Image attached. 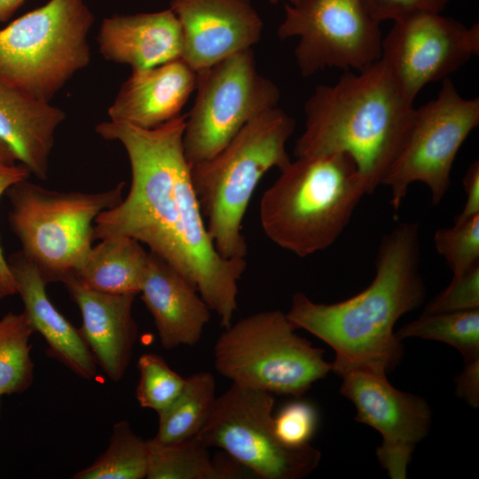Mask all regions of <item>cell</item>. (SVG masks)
<instances>
[{"mask_svg":"<svg viewBox=\"0 0 479 479\" xmlns=\"http://www.w3.org/2000/svg\"><path fill=\"white\" fill-rule=\"evenodd\" d=\"M84 0H50L0 29V81L50 102L90 61Z\"/></svg>","mask_w":479,"mask_h":479,"instance_id":"52a82bcc","label":"cell"},{"mask_svg":"<svg viewBox=\"0 0 479 479\" xmlns=\"http://www.w3.org/2000/svg\"><path fill=\"white\" fill-rule=\"evenodd\" d=\"M295 330L279 310L245 317L217 338L215 367L232 383L300 398L332 371V364Z\"/></svg>","mask_w":479,"mask_h":479,"instance_id":"ba28073f","label":"cell"},{"mask_svg":"<svg viewBox=\"0 0 479 479\" xmlns=\"http://www.w3.org/2000/svg\"><path fill=\"white\" fill-rule=\"evenodd\" d=\"M17 159L12 151L0 140V166L13 165Z\"/></svg>","mask_w":479,"mask_h":479,"instance_id":"8d00e7d4","label":"cell"},{"mask_svg":"<svg viewBox=\"0 0 479 479\" xmlns=\"http://www.w3.org/2000/svg\"><path fill=\"white\" fill-rule=\"evenodd\" d=\"M195 85L196 71L182 59L132 70L108 108L109 118L155 128L180 114Z\"/></svg>","mask_w":479,"mask_h":479,"instance_id":"ac0fdd59","label":"cell"},{"mask_svg":"<svg viewBox=\"0 0 479 479\" xmlns=\"http://www.w3.org/2000/svg\"><path fill=\"white\" fill-rule=\"evenodd\" d=\"M451 0H364L379 23L399 20L420 13H442Z\"/></svg>","mask_w":479,"mask_h":479,"instance_id":"1f68e13d","label":"cell"},{"mask_svg":"<svg viewBox=\"0 0 479 479\" xmlns=\"http://www.w3.org/2000/svg\"><path fill=\"white\" fill-rule=\"evenodd\" d=\"M242 467L225 458H211L208 448L195 436L177 443L148 440L146 479H235Z\"/></svg>","mask_w":479,"mask_h":479,"instance_id":"603a6c76","label":"cell"},{"mask_svg":"<svg viewBox=\"0 0 479 479\" xmlns=\"http://www.w3.org/2000/svg\"><path fill=\"white\" fill-rule=\"evenodd\" d=\"M65 113L0 81V140L31 174L46 179L55 133Z\"/></svg>","mask_w":479,"mask_h":479,"instance_id":"44dd1931","label":"cell"},{"mask_svg":"<svg viewBox=\"0 0 479 479\" xmlns=\"http://www.w3.org/2000/svg\"><path fill=\"white\" fill-rule=\"evenodd\" d=\"M216 398V381L211 373L200 372L185 378L178 396L157 412L158 430L153 439L161 444H172L196 436Z\"/></svg>","mask_w":479,"mask_h":479,"instance_id":"cb8c5ba5","label":"cell"},{"mask_svg":"<svg viewBox=\"0 0 479 479\" xmlns=\"http://www.w3.org/2000/svg\"><path fill=\"white\" fill-rule=\"evenodd\" d=\"M139 380L136 397L144 408L157 412L169 405L182 390L185 378L157 354H143L137 361Z\"/></svg>","mask_w":479,"mask_h":479,"instance_id":"83f0119b","label":"cell"},{"mask_svg":"<svg viewBox=\"0 0 479 479\" xmlns=\"http://www.w3.org/2000/svg\"><path fill=\"white\" fill-rule=\"evenodd\" d=\"M139 293L165 349L199 342L211 310L180 272L151 251Z\"/></svg>","mask_w":479,"mask_h":479,"instance_id":"e0dca14e","label":"cell"},{"mask_svg":"<svg viewBox=\"0 0 479 479\" xmlns=\"http://www.w3.org/2000/svg\"><path fill=\"white\" fill-rule=\"evenodd\" d=\"M25 0H0V22L8 20Z\"/></svg>","mask_w":479,"mask_h":479,"instance_id":"d590c367","label":"cell"},{"mask_svg":"<svg viewBox=\"0 0 479 479\" xmlns=\"http://www.w3.org/2000/svg\"><path fill=\"white\" fill-rule=\"evenodd\" d=\"M295 122L279 107L247 122L214 156L190 163L193 189L208 232L224 258H246L242 221L254 192L271 169L291 161L287 143Z\"/></svg>","mask_w":479,"mask_h":479,"instance_id":"5b68a950","label":"cell"},{"mask_svg":"<svg viewBox=\"0 0 479 479\" xmlns=\"http://www.w3.org/2000/svg\"><path fill=\"white\" fill-rule=\"evenodd\" d=\"M272 393L232 383L216 397L196 438L216 447L262 479H300L318 465L320 452L310 444L290 447L277 436Z\"/></svg>","mask_w":479,"mask_h":479,"instance_id":"30bf717a","label":"cell"},{"mask_svg":"<svg viewBox=\"0 0 479 479\" xmlns=\"http://www.w3.org/2000/svg\"><path fill=\"white\" fill-rule=\"evenodd\" d=\"M341 377L340 393L353 403L355 420L381 436L376 450L380 464L391 479H405L413 451L431 426L429 405L393 387L385 373L354 370Z\"/></svg>","mask_w":479,"mask_h":479,"instance_id":"5bb4252c","label":"cell"},{"mask_svg":"<svg viewBox=\"0 0 479 479\" xmlns=\"http://www.w3.org/2000/svg\"><path fill=\"white\" fill-rule=\"evenodd\" d=\"M479 54V24L470 27L442 13L393 21L381 58L404 97L413 103L422 88L443 81Z\"/></svg>","mask_w":479,"mask_h":479,"instance_id":"4fadbf2b","label":"cell"},{"mask_svg":"<svg viewBox=\"0 0 479 479\" xmlns=\"http://www.w3.org/2000/svg\"><path fill=\"white\" fill-rule=\"evenodd\" d=\"M147 260L148 252L137 240L127 236L108 237L91 247L73 276L97 292L137 294Z\"/></svg>","mask_w":479,"mask_h":479,"instance_id":"7402d4cb","label":"cell"},{"mask_svg":"<svg viewBox=\"0 0 479 479\" xmlns=\"http://www.w3.org/2000/svg\"><path fill=\"white\" fill-rule=\"evenodd\" d=\"M185 119L179 114L153 129L111 120L96 125L102 138L125 149L131 184L120 203L95 219L94 237L127 236L145 244L197 289L227 327L247 260L223 257L208 232L184 150Z\"/></svg>","mask_w":479,"mask_h":479,"instance_id":"6da1fadb","label":"cell"},{"mask_svg":"<svg viewBox=\"0 0 479 479\" xmlns=\"http://www.w3.org/2000/svg\"><path fill=\"white\" fill-rule=\"evenodd\" d=\"M457 393L469 405L479 404V358L465 361L464 369L455 379Z\"/></svg>","mask_w":479,"mask_h":479,"instance_id":"e575fe53","label":"cell"},{"mask_svg":"<svg viewBox=\"0 0 479 479\" xmlns=\"http://www.w3.org/2000/svg\"><path fill=\"white\" fill-rule=\"evenodd\" d=\"M29 169L22 163L0 166V198L14 184L27 179ZM17 294L16 281L0 245V300Z\"/></svg>","mask_w":479,"mask_h":479,"instance_id":"d6a6232c","label":"cell"},{"mask_svg":"<svg viewBox=\"0 0 479 479\" xmlns=\"http://www.w3.org/2000/svg\"><path fill=\"white\" fill-rule=\"evenodd\" d=\"M413 109L381 59L345 71L334 84L318 85L305 102L294 154H347L372 193L401 146Z\"/></svg>","mask_w":479,"mask_h":479,"instance_id":"3957f363","label":"cell"},{"mask_svg":"<svg viewBox=\"0 0 479 479\" xmlns=\"http://www.w3.org/2000/svg\"><path fill=\"white\" fill-rule=\"evenodd\" d=\"M65 284L78 306L82 324L79 329L92 356L107 377L120 381L130 363L137 335L132 314L136 294H112L91 290L74 276Z\"/></svg>","mask_w":479,"mask_h":479,"instance_id":"2e32d148","label":"cell"},{"mask_svg":"<svg viewBox=\"0 0 479 479\" xmlns=\"http://www.w3.org/2000/svg\"><path fill=\"white\" fill-rule=\"evenodd\" d=\"M0 408H1V405H0Z\"/></svg>","mask_w":479,"mask_h":479,"instance_id":"f35d334b","label":"cell"},{"mask_svg":"<svg viewBox=\"0 0 479 479\" xmlns=\"http://www.w3.org/2000/svg\"><path fill=\"white\" fill-rule=\"evenodd\" d=\"M420 225L403 222L381 240L371 284L357 294L334 303H318L302 292L292 297L287 316L295 329L312 334L334 351L332 371L342 376L354 370L385 373L403 357L394 327L424 301L420 273Z\"/></svg>","mask_w":479,"mask_h":479,"instance_id":"7a4b0ae2","label":"cell"},{"mask_svg":"<svg viewBox=\"0 0 479 479\" xmlns=\"http://www.w3.org/2000/svg\"><path fill=\"white\" fill-rule=\"evenodd\" d=\"M479 124V98H465L449 78L442 81L436 98L412 111L401 146L381 184L389 188L397 212L409 186H428L431 202L438 205L451 185L457 153Z\"/></svg>","mask_w":479,"mask_h":479,"instance_id":"9c48e42d","label":"cell"},{"mask_svg":"<svg viewBox=\"0 0 479 479\" xmlns=\"http://www.w3.org/2000/svg\"><path fill=\"white\" fill-rule=\"evenodd\" d=\"M107 60L144 70L182 59L183 34L169 8L155 12L114 15L103 20L98 36Z\"/></svg>","mask_w":479,"mask_h":479,"instance_id":"d6986e66","label":"cell"},{"mask_svg":"<svg viewBox=\"0 0 479 479\" xmlns=\"http://www.w3.org/2000/svg\"><path fill=\"white\" fill-rule=\"evenodd\" d=\"M124 183L98 192H59L27 179L7 191L10 226L43 279L75 275L91 248L98 216L122 200Z\"/></svg>","mask_w":479,"mask_h":479,"instance_id":"8992f818","label":"cell"},{"mask_svg":"<svg viewBox=\"0 0 479 479\" xmlns=\"http://www.w3.org/2000/svg\"><path fill=\"white\" fill-rule=\"evenodd\" d=\"M24 312L0 318V398L26 390L33 381L29 338L34 333Z\"/></svg>","mask_w":479,"mask_h":479,"instance_id":"4316f807","label":"cell"},{"mask_svg":"<svg viewBox=\"0 0 479 479\" xmlns=\"http://www.w3.org/2000/svg\"><path fill=\"white\" fill-rule=\"evenodd\" d=\"M437 253L459 278L479 263V215L438 229L433 238Z\"/></svg>","mask_w":479,"mask_h":479,"instance_id":"f1b7e54d","label":"cell"},{"mask_svg":"<svg viewBox=\"0 0 479 479\" xmlns=\"http://www.w3.org/2000/svg\"><path fill=\"white\" fill-rule=\"evenodd\" d=\"M269 1H270V3H271V4H278V3H279V1H281V0H269ZM286 1H287V3H289V4H292V3H294V2H295V1H297V0H286Z\"/></svg>","mask_w":479,"mask_h":479,"instance_id":"74e56055","label":"cell"},{"mask_svg":"<svg viewBox=\"0 0 479 479\" xmlns=\"http://www.w3.org/2000/svg\"><path fill=\"white\" fill-rule=\"evenodd\" d=\"M148 467V440L132 430L127 421L114 425L106 450L75 479H143Z\"/></svg>","mask_w":479,"mask_h":479,"instance_id":"d4e9b609","label":"cell"},{"mask_svg":"<svg viewBox=\"0 0 479 479\" xmlns=\"http://www.w3.org/2000/svg\"><path fill=\"white\" fill-rule=\"evenodd\" d=\"M279 171L262 196L260 222L273 243L299 257L332 246L368 194L344 153L296 157Z\"/></svg>","mask_w":479,"mask_h":479,"instance_id":"277c9868","label":"cell"},{"mask_svg":"<svg viewBox=\"0 0 479 479\" xmlns=\"http://www.w3.org/2000/svg\"><path fill=\"white\" fill-rule=\"evenodd\" d=\"M17 294L32 328L48 345L50 353L78 376L96 377V361L79 329L55 308L46 293V281L36 265L20 250L8 259Z\"/></svg>","mask_w":479,"mask_h":479,"instance_id":"ffe728a7","label":"cell"},{"mask_svg":"<svg viewBox=\"0 0 479 479\" xmlns=\"http://www.w3.org/2000/svg\"><path fill=\"white\" fill-rule=\"evenodd\" d=\"M466 200L461 212L454 221H462L479 215V161H473L467 168L463 179Z\"/></svg>","mask_w":479,"mask_h":479,"instance_id":"836d02e7","label":"cell"},{"mask_svg":"<svg viewBox=\"0 0 479 479\" xmlns=\"http://www.w3.org/2000/svg\"><path fill=\"white\" fill-rule=\"evenodd\" d=\"M477 309H479V263L462 276L452 279L448 287L427 305L423 313Z\"/></svg>","mask_w":479,"mask_h":479,"instance_id":"4dcf8cb0","label":"cell"},{"mask_svg":"<svg viewBox=\"0 0 479 479\" xmlns=\"http://www.w3.org/2000/svg\"><path fill=\"white\" fill-rule=\"evenodd\" d=\"M183 34L184 59L195 71L252 49L263 20L249 0H171Z\"/></svg>","mask_w":479,"mask_h":479,"instance_id":"9a60e30c","label":"cell"},{"mask_svg":"<svg viewBox=\"0 0 479 479\" xmlns=\"http://www.w3.org/2000/svg\"><path fill=\"white\" fill-rule=\"evenodd\" d=\"M318 415L315 406L299 398L283 405L273 417L278 438L290 447L310 444L316 432Z\"/></svg>","mask_w":479,"mask_h":479,"instance_id":"f546056e","label":"cell"},{"mask_svg":"<svg viewBox=\"0 0 479 479\" xmlns=\"http://www.w3.org/2000/svg\"><path fill=\"white\" fill-rule=\"evenodd\" d=\"M195 89L183 134L189 163L216 154L247 122L276 107L280 98L278 86L257 71L252 49L196 71Z\"/></svg>","mask_w":479,"mask_h":479,"instance_id":"8fae6325","label":"cell"},{"mask_svg":"<svg viewBox=\"0 0 479 479\" xmlns=\"http://www.w3.org/2000/svg\"><path fill=\"white\" fill-rule=\"evenodd\" d=\"M380 24L364 0H297L285 4L280 40L299 37L294 56L302 76L327 67L361 71L381 58Z\"/></svg>","mask_w":479,"mask_h":479,"instance_id":"7c38bea8","label":"cell"},{"mask_svg":"<svg viewBox=\"0 0 479 479\" xmlns=\"http://www.w3.org/2000/svg\"><path fill=\"white\" fill-rule=\"evenodd\" d=\"M402 341L418 337L444 342L458 349L465 361L479 358V309L422 315L397 333Z\"/></svg>","mask_w":479,"mask_h":479,"instance_id":"484cf974","label":"cell"}]
</instances>
